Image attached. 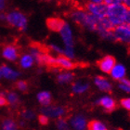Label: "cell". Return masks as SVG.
Returning a JSON list of instances; mask_svg holds the SVG:
<instances>
[{"mask_svg":"<svg viewBox=\"0 0 130 130\" xmlns=\"http://www.w3.org/2000/svg\"><path fill=\"white\" fill-rule=\"evenodd\" d=\"M37 100L43 106H48L51 103V94L47 91H42L38 93Z\"/></svg>","mask_w":130,"mask_h":130,"instance_id":"cell-18","label":"cell"},{"mask_svg":"<svg viewBox=\"0 0 130 130\" xmlns=\"http://www.w3.org/2000/svg\"><path fill=\"white\" fill-rule=\"evenodd\" d=\"M7 100H8V104H10L12 107H16V106L19 104V101H20L18 95L14 92L8 93V95H7Z\"/></svg>","mask_w":130,"mask_h":130,"instance_id":"cell-23","label":"cell"},{"mask_svg":"<svg viewBox=\"0 0 130 130\" xmlns=\"http://www.w3.org/2000/svg\"><path fill=\"white\" fill-rule=\"evenodd\" d=\"M57 59V66L60 67L65 70H73L74 68L77 67V63L73 62V60L69 58L65 57L63 55H60L59 57H56Z\"/></svg>","mask_w":130,"mask_h":130,"instance_id":"cell-11","label":"cell"},{"mask_svg":"<svg viewBox=\"0 0 130 130\" xmlns=\"http://www.w3.org/2000/svg\"><path fill=\"white\" fill-rule=\"evenodd\" d=\"M44 1H52V0H44Z\"/></svg>","mask_w":130,"mask_h":130,"instance_id":"cell-38","label":"cell"},{"mask_svg":"<svg viewBox=\"0 0 130 130\" xmlns=\"http://www.w3.org/2000/svg\"><path fill=\"white\" fill-rule=\"evenodd\" d=\"M97 103L99 105L105 109L107 111H112L116 108V102L115 100L111 97H102L100 100H97Z\"/></svg>","mask_w":130,"mask_h":130,"instance_id":"cell-13","label":"cell"},{"mask_svg":"<svg viewBox=\"0 0 130 130\" xmlns=\"http://www.w3.org/2000/svg\"><path fill=\"white\" fill-rule=\"evenodd\" d=\"M7 104H8L7 99L4 97V95L0 94V107H2V106H6Z\"/></svg>","mask_w":130,"mask_h":130,"instance_id":"cell-31","label":"cell"},{"mask_svg":"<svg viewBox=\"0 0 130 130\" xmlns=\"http://www.w3.org/2000/svg\"><path fill=\"white\" fill-rule=\"evenodd\" d=\"M16 87L22 92H26L28 90V84L25 81L20 80L16 83Z\"/></svg>","mask_w":130,"mask_h":130,"instance_id":"cell-24","label":"cell"},{"mask_svg":"<svg viewBox=\"0 0 130 130\" xmlns=\"http://www.w3.org/2000/svg\"><path fill=\"white\" fill-rule=\"evenodd\" d=\"M34 61H35V59L32 58L31 54H23L21 57L20 64L23 69H28V68L32 67V64H34Z\"/></svg>","mask_w":130,"mask_h":130,"instance_id":"cell-17","label":"cell"},{"mask_svg":"<svg viewBox=\"0 0 130 130\" xmlns=\"http://www.w3.org/2000/svg\"><path fill=\"white\" fill-rule=\"evenodd\" d=\"M89 87V85L88 84H84V83H80V82H76L73 85V87H72V90H73V93L75 94H82L84 93L85 91H87Z\"/></svg>","mask_w":130,"mask_h":130,"instance_id":"cell-20","label":"cell"},{"mask_svg":"<svg viewBox=\"0 0 130 130\" xmlns=\"http://www.w3.org/2000/svg\"><path fill=\"white\" fill-rule=\"evenodd\" d=\"M120 104L123 108H125V110L130 111V98H125V99H122L121 101H120Z\"/></svg>","mask_w":130,"mask_h":130,"instance_id":"cell-26","label":"cell"},{"mask_svg":"<svg viewBox=\"0 0 130 130\" xmlns=\"http://www.w3.org/2000/svg\"><path fill=\"white\" fill-rule=\"evenodd\" d=\"M38 121H39V123H40L41 125H46L48 124V117L46 116V115H45V114H40L39 116H38Z\"/></svg>","mask_w":130,"mask_h":130,"instance_id":"cell-28","label":"cell"},{"mask_svg":"<svg viewBox=\"0 0 130 130\" xmlns=\"http://www.w3.org/2000/svg\"><path fill=\"white\" fill-rule=\"evenodd\" d=\"M2 55L6 60H9V61H15L19 57V52H18V49L15 46L8 45L3 48Z\"/></svg>","mask_w":130,"mask_h":130,"instance_id":"cell-9","label":"cell"},{"mask_svg":"<svg viewBox=\"0 0 130 130\" xmlns=\"http://www.w3.org/2000/svg\"><path fill=\"white\" fill-rule=\"evenodd\" d=\"M60 34L61 39H62L63 43L65 46H72L73 47V31L71 29V26L68 24L67 22H65L61 30L59 32Z\"/></svg>","mask_w":130,"mask_h":130,"instance_id":"cell-8","label":"cell"},{"mask_svg":"<svg viewBox=\"0 0 130 130\" xmlns=\"http://www.w3.org/2000/svg\"><path fill=\"white\" fill-rule=\"evenodd\" d=\"M87 129L88 130H107L105 125L98 120H91L87 123Z\"/></svg>","mask_w":130,"mask_h":130,"instance_id":"cell-21","label":"cell"},{"mask_svg":"<svg viewBox=\"0 0 130 130\" xmlns=\"http://www.w3.org/2000/svg\"><path fill=\"white\" fill-rule=\"evenodd\" d=\"M129 26H130V25H129Z\"/></svg>","mask_w":130,"mask_h":130,"instance_id":"cell-39","label":"cell"},{"mask_svg":"<svg viewBox=\"0 0 130 130\" xmlns=\"http://www.w3.org/2000/svg\"><path fill=\"white\" fill-rule=\"evenodd\" d=\"M22 115L23 118L28 119V120H32V119H34V117H35V113H34L32 111H30V110H25V111H23L22 112Z\"/></svg>","mask_w":130,"mask_h":130,"instance_id":"cell-27","label":"cell"},{"mask_svg":"<svg viewBox=\"0 0 130 130\" xmlns=\"http://www.w3.org/2000/svg\"><path fill=\"white\" fill-rule=\"evenodd\" d=\"M6 21L8 23L13 27L21 31H24L27 28L28 20L24 14L18 10H13L8 12L6 15Z\"/></svg>","mask_w":130,"mask_h":130,"instance_id":"cell-3","label":"cell"},{"mask_svg":"<svg viewBox=\"0 0 130 130\" xmlns=\"http://www.w3.org/2000/svg\"><path fill=\"white\" fill-rule=\"evenodd\" d=\"M0 19H6V16H3V15H0Z\"/></svg>","mask_w":130,"mask_h":130,"instance_id":"cell-36","label":"cell"},{"mask_svg":"<svg viewBox=\"0 0 130 130\" xmlns=\"http://www.w3.org/2000/svg\"><path fill=\"white\" fill-rule=\"evenodd\" d=\"M97 63H98L99 68L102 71L103 73H111L112 68L114 67V65L116 64V60H115L114 57L108 55V56L103 57L102 59L99 60Z\"/></svg>","mask_w":130,"mask_h":130,"instance_id":"cell-7","label":"cell"},{"mask_svg":"<svg viewBox=\"0 0 130 130\" xmlns=\"http://www.w3.org/2000/svg\"><path fill=\"white\" fill-rule=\"evenodd\" d=\"M115 41L130 45V26L128 24H121L112 30Z\"/></svg>","mask_w":130,"mask_h":130,"instance_id":"cell-5","label":"cell"},{"mask_svg":"<svg viewBox=\"0 0 130 130\" xmlns=\"http://www.w3.org/2000/svg\"><path fill=\"white\" fill-rule=\"evenodd\" d=\"M125 24L130 25V8H128L127 9V12H126V15H125Z\"/></svg>","mask_w":130,"mask_h":130,"instance_id":"cell-32","label":"cell"},{"mask_svg":"<svg viewBox=\"0 0 130 130\" xmlns=\"http://www.w3.org/2000/svg\"><path fill=\"white\" fill-rule=\"evenodd\" d=\"M125 67L122 64H115L111 72V75L114 80H121L125 76Z\"/></svg>","mask_w":130,"mask_h":130,"instance_id":"cell-16","label":"cell"},{"mask_svg":"<svg viewBox=\"0 0 130 130\" xmlns=\"http://www.w3.org/2000/svg\"><path fill=\"white\" fill-rule=\"evenodd\" d=\"M95 85L99 87V89L104 92H111L112 89V85L102 76H96Z\"/></svg>","mask_w":130,"mask_h":130,"instance_id":"cell-14","label":"cell"},{"mask_svg":"<svg viewBox=\"0 0 130 130\" xmlns=\"http://www.w3.org/2000/svg\"><path fill=\"white\" fill-rule=\"evenodd\" d=\"M0 73L2 75V78L4 77V78L9 79V80H14L20 75V73L17 71H14L13 69H11L5 64L0 66Z\"/></svg>","mask_w":130,"mask_h":130,"instance_id":"cell-15","label":"cell"},{"mask_svg":"<svg viewBox=\"0 0 130 130\" xmlns=\"http://www.w3.org/2000/svg\"><path fill=\"white\" fill-rule=\"evenodd\" d=\"M74 78L73 73H61L57 76V80L60 84H65V83H69V82L73 81Z\"/></svg>","mask_w":130,"mask_h":130,"instance_id":"cell-22","label":"cell"},{"mask_svg":"<svg viewBox=\"0 0 130 130\" xmlns=\"http://www.w3.org/2000/svg\"><path fill=\"white\" fill-rule=\"evenodd\" d=\"M1 130H18L16 122L12 119H4L1 124Z\"/></svg>","mask_w":130,"mask_h":130,"instance_id":"cell-19","label":"cell"},{"mask_svg":"<svg viewBox=\"0 0 130 130\" xmlns=\"http://www.w3.org/2000/svg\"><path fill=\"white\" fill-rule=\"evenodd\" d=\"M120 81H122V82H124V83H125V84H127L130 87V80H127V79H125V78H123V79H121Z\"/></svg>","mask_w":130,"mask_h":130,"instance_id":"cell-35","label":"cell"},{"mask_svg":"<svg viewBox=\"0 0 130 130\" xmlns=\"http://www.w3.org/2000/svg\"><path fill=\"white\" fill-rule=\"evenodd\" d=\"M128 8L123 3H116L108 6L107 9V18L111 22L113 27L118 25L125 24V15Z\"/></svg>","mask_w":130,"mask_h":130,"instance_id":"cell-2","label":"cell"},{"mask_svg":"<svg viewBox=\"0 0 130 130\" xmlns=\"http://www.w3.org/2000/svg\"><path fill=\"white\" fill-rule=\"evenodd\" d=\"M85 9L94 16L96 19L101 20L103 18L107 17V9L108 6L104 3H100V4H95V3H87Z\"/></svg>","mask_w":130,"mask_h":130,"instance_id":"cell-4","label":"cell"},{"mask_svg":"<svg viewBox=\"0 0 130 130\" xmlns=\"http://www.w3.org/2000/svg\"><path fill=\"white\" fill-rule=\"evenodd\" d=\"M88 3H95V4H100L103 3V0H87Z\"/></svg>","mask_w":130,"mask_h":130,"instance_id":"cell-34","label":"cell"},{"mask_svg":"<svg viewBox=\"0 0 130 130\" xmlns=\"http://www.w3.org/2000/svg\"><path fill=\"white\" fill-rule=\"evenodd\" d=\"M2 78V75H1V73H0V79Z\"/></svg>","mask_w":130,"mask_h":130,"instance_id":"cell-37","label":"cell"},{"mask_svg":"<svg viewBox=\"0 0 130 130\" xmlns=\"http://www.w3.org/2000/svg\"><path fill=\"white\" fill-rule=\"evenodd\" d=\"M57 127L59 130H68L69 126H68L67 122L65 121V119L63 118H60L57 122Z\"/></svg>","mask_w":130,"mask_h":130,"instance_id":"cell-25","label":"cell"},{"mask_svg":"<svg viewBox=\"0 0 130 130\" xmlns=\"http://www.w3.org/2000/svg\"><path fill=\"white\" fill-rule=\"evenodd\" d=\"M6 6V0H0V11H2L5 8Z\"/></svg>","mask_w":130,"mask_h":130,"instance_id":"cell-33","label":"cell"},{"mask_svg":"<svg viewBox=\"0 0 130 130\" xmlns=\"http://www.w3.org/2000/svg\"><path fill=\"white\" fill-rule=\"evenodd\" d=\"M71 125L74 130H86L87 126V120L83 115L77 114L71 119Z\"/></svg>","mask_w":130,"mask_h":130,"instance_id":"cell-12","label":"cell"},{"mask_svg":"<svg viewBox=\"0 0 130 130\" xmlns=\"http://www.w3.org/2000/svg\"><path fill=\"white\" fill-rule=\"evenodd\" d=\"M41 112L47 117H61L66 113V110L60 106H44L41 109Z\"/></svg>","mask_w":130,"mask_h":130,"instance_id":"cell-6","label":"cell"},{"mask_svg":"<svg viewBox=\"0 0 130 130\" xmlns=\"http://www.w3.org/2000/svg\"><path fill=\"white\" fill-rule=\"evenodd\" d=\"M49 47H50L52 50H54V51H56L57 53H59L60 55L64 54V49H62L61 47H60V46H56V45H50V46H49Z\"/></svg>","mask_w":130,"mask_h":130,"instance_id":"cell-29","label":"cell"},{"mask_svg":"<svg viewBox=\"0 0 130 130\" xmlns=\"http://www.w3.org/2000/svg\"><path fill=\"white\" fill-rule=\"evenodd\" d=\"M70 17L75 23L84 27L87 30L91 31V32H96L97 30L99 20L88 13L86 9H83V8L73 9L71 12Z\"/></svg>","mask_w":130,"mask_h":130,"instance_id":"cell-1","label":"cell"},{"mask_svg":"<svg viewBox=\"0 0 130 130\" xmlns=\"http://www.w3.org/2000/svg\"><path fill=\"white\" fill-rule=\"evenodd\" d=\"M119 87L123 91H125V92H126V93H130V87L127 84L124 83V82L121 81V83L119 84Z\"/></svg>","mask_w":130,"mask_h":130,"instance_id":"cell-30","label":"cell"},{"mask_svg":"<svg viewBox=\"0 0 130 130\" xmlns=\"http://www.w3.org/2000/svg\"><path fill=\"white\" fill-rule=\"evenodd\" d=\"M65 22L63 20H61L60 18H57V17H52V18H49L46 21V26L49 30L52 31V32H59L61 28L63 27Z\"/></svg>","mask_w":130,"mask_h":130,"instance_id":"cell-10","label":"cell"}]
</instances>
